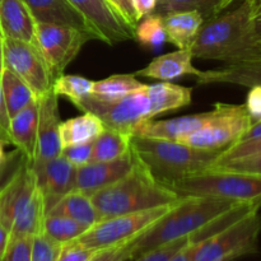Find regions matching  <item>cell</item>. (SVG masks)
I'll use <instances>...</instances> for the list:
<instances>
[{
  "mask_svg": "<svg viewBox=\"0 0 261 261\" xmlns=\"http://www.w3.org/2000/svg\"><path fill=\"white\" fill-rule=\"evenodd\" d=\"M0 81H2L3 98L9 120L37 99L35 92L30 88V86L19 76L12 73L9 69H3L0 73Z\"/></svg>",
  "mask_w": 261,
  "mask_h": 261,
  "instance_id": "4316f807",
  "label": "cell"
},
{
  "mask_svg": "<svg viewBox=\"0 0 261 261\" xmlns=\"http://www.w3.org/2000/svg\"><path fill=\"white\" fill-rule=\"evenodd\" d=\"M38 129V101H33L25 109L18 112L9 121L10 144L19 149L32 163L36 157Z\"/></svg>",
  "mask_w": 261,
  "mask_h": 261,
  "instance_id": "7402d4cb",
  "label": "cell"
},
{
  "mask_svg": "<svg viewBox=\"0 0 261 261\" xmlns=\"http://www.w3.org/2000/svg\"><path fill=\"white\" fill-rule=\"evenodd\" d=\"M36 40L55 81L76 58L82 47L94 38L89 33L76 28L36 23Z\"/></svg>",
  "mask_w": 261,
  "mask_h": 261,
  "instance_id": "8fae6325",
  "label": "cell"
},
{
  "mask_svg": "<svg viewBox=\"0 0 261 261\" xmlns=\"http://www.w3.org/2000/svg\"><path fill=\"white\" fill-rule=\"evenodd\" d=\"M137 165L132 149L122 157L106 162H89L75 170L74 190L91 196L96 191L107 188L126 176Z\"/></svg>",
  "mask_w": 261,
  "mask_h": 261,
  "instance_id": "2e32d148",
  "label": "cell"
},
{
  "mask_svg": "<svg viewBox=\"0 0 261 261\" xmlns=\"http://www.w3.org/2000/svg\"><path fill=\"white\" fill-rule=\"evenodd\" d=\"M130 149L138 162L163 186L212 167L221 152L193 148L180 142L132 135Z\"/></svg>",
  "mask_w": 261,
  "mask_h": 261,
  "instance_id": "3957f363",
  "label": "cell"
},
{
  "mask_svg": "<svg viewBox=\"0 0 261 261\" xmlns=\"http://www.w3.org/2000/svg\"><path fill=\"white\" fill-rule=\"evenodd\" d=\"M211 111L201 114L186 115L171 120H145L132 129L130 134L134 137L150 138V139L182 142L188 135L195 132L209 119Z\"/></svg>",
  "mask_w": 261,
  "mask_h": 261,
  "instance_id": "e0dca14e",
  "label": "cell"
},
{
  "mask_svg": "<svg viewBox=\"0 0 261 261\" xmlns=\"http://www.w3.org/2000/svg\"><path fill=\"white\" fill-rule=\"evenodd\" d=\"M0 35L37 46L36 20L24 0H0Z\"/></svg>",
  "mask_w": 261,
  "mask_h": 261,
  "instance_id": "ffe728a7",
  "label": "cell"
},
{
  "mask_svg": "<svg viewBox=\"0 0 261 261\" xmlns=\"http://www.w3.org/2000/svg\"><path fill=\"white\" fill-rule=\"evenodd\" d=\"M251 125L245 105L216 103L206 122L181 143L198 149L222 152L239 142Z\"/></svg>",
  "mask_w": 261,
  "mask_h": 261,
  "instance_id": "52a82bcc",
  "label": "cell"
},
{
  "mask_svg": "<svg viewBox=\"0 0 261 261\" xmlns=\"http://www.w3.org/2000/svg\"><path fill=\"white\" fill-rule=\"evenodd\" d=\"M36 23L65 25L89 33L94 40L96 35L84 15L69 0H24Z\"/></svg>",
  "mask_w": 261,
  "mask_h": 261,
  "instance_id": "ac0fdd59",
  "label": "cell"
},
{
  "mask_svg": "<svg viewBox=\"0 0 261 261\" xmlns=\"http://www.w3.org/2000/svg\"><path fill=\"white\" fill-rule=\"evenodd\" d=\"M9 116H8L7 109H5L4 98H3V92H2V81H0V134L4 137L7 140L8 144H10L9 140Z\"/></svg>",
  "mask_w": 261,
  "mask_h": 261,
  "instance_id": "bcb514c9",
  "label": "cell"
},
{
  "mask_svg": "<svg viewBox=\"0 0 261 261\" xmlns=\"http://www.w3.org/2000/svg\"><path fill=\"white\" fill-rule=\"evenodd\" d=\"M167 42L175 45L178 50H189L204 23L198 10H181L162 17Z\"/></svg>",
  "mask_w": 261,
  "mask_h": 261,
  "instance_id": "603a6c76",
  "label": "cell"
},
{
  "mask_svg": "<svg viewBox=\"0 0 261 261\" xmlns=\"http://www.w3.org/2000/svg\"><path fill=\"white\" fill-rule=\"evenodd\" d=\"M91 199L103 219L168 205L180 198L158 184L137 161V165L126 176L92 194Z\"/></svg>",
  "mask_w": 261,
  "mask_h": 261,
  "instance_id": "277c9868",
  "label": "cell"
},
{
  "mask_svg": "<svg viewBox=\"0 0 261 261\" xmlns=\"http://www.w3.org/2000/svg\"><path fill=\"white\" fill-rule=\"evenodd\" d=\"M224 9V0H157L153 13L163 17L181 10H198L205 22L221 14Z\"/></svg>",
  "mask_w": 261,
  "mask_h": 261,
  "instance_id": "f1b7e54d",
  "label": "cell"
},
{
  "mask_svg": "<svg viewBox=\"0 0 261 261\" xmlns=\"http://www.w3.org/2000/svg\"><path fill=\"white\" fill-rule=\"evenodd\" d=\"M132 3L138 20L144 18L145 15L152 14L157 5V0H132Z\"/></svg>",
  "mask_w": 261,
  "mask_h": 261,
  "instance_id": "f6af8a7d",
  "label": "cell"
},
{
  "mask_svg": "<svg viewBox=\"0 0 261 261\" xmlns=\"http://www.w3.org/2000/svg\"><path fill=\"white\" fill-rule=\"evenodd\" d=\"M176 203L148 209V211L103 218L92 227H89L75 241H78L79 244L88 247V249L94 250V251L127 244L135 237L139 236L142 232H144L148 227L154 224Z\"/></svg>",
  "mask_w": 261,
  "mask_h": 261,
  "instance_id": "ba28073f",
  "label": "cell"
},
{
  "mask_svg": "<svg viewBox=\"0 0 261 261\" xmlns=\"http://www.w3.org/2000/svg\"><path fill=\"white\" fill-rule=\"evenodd\" d=\"M5 144H8V143L4 142L3 139H0V166L5 162L8 155V153H5Z\"/></svg>",
  "mask_w": 261,
  "mask_h": 261,
  "instance_id": "f907efd6",
  "label": "cell"
},
{
  "mask_svg": "<svg viewBox=\"0 0 261 261\" xmlns=\"http://www.w3.org/2000/svg\"><path fill=\"white\" fill-rule=\"evenodd\" d=\"M135 38L144 47L154 50L162 47L165 42H167L162 17L152 13L142 18L135 27Z\"/></svg>",
  "mask_w": 261,
  "mask_h": 261,
  "instance_id": "1f68e13d",
  "label": "cell"
},
{
  "mask_svg": "<svg viewBox=\"0 0 261 261\" xmlns=\"http://www.w3.org/2000/svg\"><path fill=\"white\" fill-rule=\"evenodd\" d=\"M0 139H3V140H4V142H7V140H5V139H4V137H3V135H2V134H0ZM7 143H8V142H7Z\"/></svg>",
  "mask_w": 261,
  "mask_h": 261,
  "instance_id": "db71d44e",
  "label": "cell"
},
{
  "mask_svg": "<svg viewBox=\"0 0 261 261\" xmlns=\"http://www.w3.org/2000/svg\"><path fill=\"white\" fill-rule=\"evenodd\" d=\"M196 83L205 84H236V86L261 87V56L239 63L226 64L217 69L201 71L195 76Z\"/></svg>",
  "mask_w": 261,
  "mask_h": 261,
  "instance_id": "d6986e66",
  "label": "cell"
},
{
  "mask_svg": "<svg viewBox=\"0 0 261 261\" xmlns=\"http://www.w3.org/2000/svg\"><path fill=\"white\" fill-rule=\"evenodd\" d=\"M92 89H93V81L82 75H74V74H69V75L61 74L53 83L54 93L58 97H66L71 103L91 94Z\"/></svg>",
  "mask_w": 261,
  "mask_h": 261,
  "instance_id": "d6a6232c",
  "label": "cell"
},
{
  "mask_svg": "<svg viewBox=\"0 0 261 261\" xmlns=\"http://www.w3.org/2000/svg\"><path fill=\"white\" fill-rule=\"evenodd\" d=\"M245 107L249 114L250 119H251L252 124L261 121V87L255 86L251 87L247 93L246 102H245Z\"/></svg>",
  "mask_w": 261,
  "mask_h": 261,
  "instance_id": "7bdbcfd3",
  "label": "cell"
},
{
  "mask_svg": "<svg viewBox=\"0 0 261 261\" xmlns=\"http://www.w3.org/2000/svg\"><path fill=\"white\" fill-rule=\"evenodd\" d=\"M132 134L105 127L92 142L91 162H106L122 157L130 150Z\"/></svg>",
  "mask_w": 261,
  "mask_h": 261,
  "instance_id": "83f0119b",
  "label": "cell"
},
{
  "mask_svg": "<svg viewBox=\"0 0 261 261\" xmlns=\"http://www.w3.org/2000/svg\"><path fill=\"white\" fill-rule=\"evenodd\" d=\"M105 129L101 120L94 115L84 112L81 116L68 119L60 124L61 145L68 147L74 144L92 143Z\"/></svg>",
  "mask_w": 261,
  "mask_h": 261,
  "instance_id": "484cf974",
  "label": "cell"
},
{
  "mask_svg": "<svg viewBox=\"0 0 261 261\" xmlns=\"http://www.w3.org/2000/svg\"><path fill=\"white\" fill-rule=\"evenodd\" d=\"M189 50L193 58L226 64L261 56V38L255 32L251 0H244L233 10L205 20Z\"/></svg>",
  "mask_w": 261,
  "mask_h": 261,
  "instance_id": "6da1fadb",
  "label": "cell"
},
{
  "mask_svg": "<svg viewBox=\"0 0 261 261\" xmlns=\"http://www.w3.org/2000/svg\"><path fill=\"white\" fill-rule=\"evenodd\" d=\"M143 87L144 84L140 83L134 74H115L109 78L93 82L92 94L103 98H120Z\"/></svg>",
  "mask_w": 261,
  "mask_h": 261,
  "instance_id": "4dcf8cb0",
  "label": "cell"
},
{
  "mask_svg": "<svg viewBox=\"0 0 261 261\" xmlns=\"http://www.w3.org/2000/svg\"><path fill=\"white\" fill-rule=\"evenodd\" d=\"M87 229L88 227L83 226L79 222L68 218V217L46 214L45 219H43L42 233L58 244L64 245L75 241Z\"/></svg>",
  "mask_w": 261,
  "mask_h": 261,
  "instance_id": "f546056e",
  "label": "cell"
},
{
  "mask_svg": "<svg viewBox=\"0 0 261 261\" xmlns=\"http://www.w3.org/2000/svg\"><path fill=\"white\" fill-rule=\"evenodd\" d=\"M209 168H221V170L236 171V172L251 173V175L261 176V154L219 163V165H214Z\"/></svg>",
  "mask_w": 261,
  "mask_h": 261,
  "instance_id": "74e56055",
  "label": "cell"
},
{
  "mask_svg": "<svg viewBox=\"0 0 261 261\" xmlns=\"http://www.w3.org/2000/svg\"><path fill=\"white\" fill-rule=\"evenodd\" d=\"M38 129L36 157L31 167L45 165L48 161L59 157L63 150L60 140V112L58 96L54 91H48L38 97Z\"/></svg>",
  "mask_w": 261,
  "mask_h": 261,
  "instance_id": "5bb4252c",
  "label": "cell"
},
{
  "mask_svg": "<svg viewBox=\"0 0 261 261\" xmlns=\"http://www.w3.org/2000/svg\"><path fill=\"white\" fill-rule=\"evenodd\" d=\"M47 214L68 217L88 228L101 221L99 213L92 203L91 196L76 190L64 196Z\"/></svg>",
  "mask_w": 261,
  "mask_h": 261,
  "instance_id": "d4e9b609",
  "label": "cell"
},
{
  "mask_svg": "<svg viewBox=\"0 0 261 261\" xmlns=\"http://www.w3.org/2000/svg\"><path fill=\"white\" fill-rule=\"evenodd\" d=\"M9 241H10L9 231H8L3 224H0V260L3 259L5 251H7Z\"/></svg>",
  "mask_w": 261,
  "mask_h": 261,
  "instance_id": "681fc988",
  "label": "cell"
},
{
  "mask_svg": "<svg viewBox=\"0 0 261 261\" xmlns=\"http://www.w3.org/2000/svg\"><path fill=\"white\" fill-rule=\"evenodd\" d=\"M4 69V64H3V37L0 35V73Z\"/></svg>",
  "mask_w": 261,
  "mask_h": 261,
  "instance_id": "816d5d0a",
  "label": "cell"
},
{
  "mask_svg": "<svg viewBox=\"0 0 261 261\" xmlns=\"http://www.w3.org/2000/svg\"><path fill=\"white\" fill-rule=\"evenodd\" d=\"M112 5H114L115 9L117 10L120 15L122 17V19L127 23V24L132 25L133 28L137 27L138 24V18L135 14V10L133 8L132 0H110Z\"/></svg>",
  "mask_w": 261,
  "mask_h": 261,
  "instance_id": "ee69618b",
  "label": "cell"
},
{
  "mask_svg": "<svg viewBox=\"0 0 261 261\" xmlns=\"http://www.w3.org/2000/svg\"><path fill=\"white\" fill-rule=\"evenodd\" d=\"M145 87L147 84L120 98H103L91 93L74 105L83 112L98 117L105 127L130 134L135 125L150 119V102Z\"/></svg>",
  "mask_w": 261,
  "mask_h": 261,
  "instance_id": "30bf717a",
  "label": "cell"
},
{
  "mask_svg": "<svg viewBox=\"0 0 261 261\" xmlns=\"http://www.w3.org/2000/svg\"><path fill=\"white\" fill-rule=\"evenodd\" d=\"M234 2H236V0H224V8L227 9V8H228L231 4H233Z\"/></svg>",
  "mask_w": 261,
  "mask_h": 261,
  "instance_id": "f5cc1de1",
  "label": "cell"
},
{
  "mask_svg": "<svg viewBox=\"0 0 261 261\" xmlns=\"http://www.w3.org/2000/svg\"><path fill=\"white\" fill-rule=\"evenodd\" d=\"M150 102L149 117L154 119L158 115L182 109L191 103V91L177 84L160 82L145 87Z\"/></svg>",
  "mask_w": 261,
  "mask_h": 261,
  "instance_id": "cb8c5ba5",
  "label": "cell"
},
{
  "mask_svg": "<svg viewBox=\"0 0 261 261\" xmlns=\"http://www.w3.org/2000/svg\"><path fill=\"white\" fill-rule=\"evenodd\" d=\"M33 237L9 241L8 249L0 261H31V249H32Z\"/></svg>",
  "mask_w": 261,
  "mask_h": 261,
  "instance_id": "60d3db41",
  "label": "cell"
},
{
  "mask_svg": "<svg viewBox=\"0 0 261 261\" xmlns=\"http://www.w3.org/2000/svg\"><path fill=\"white\" fill-rule=\"evenodd\" d=\"M97 252L98 251L88 249L78 241H71L61 245L56 261H89Z\"/></svg>",
  "mask_w": 261,
  "mask_h": 261,
  "instance_id": "f35d334b",
  "label": "cell"
},
{
  "mask_svg": "<svg viewBox=\"0 0 261 261\" xmlns=\"http://www.w3.org/2000/svg\"><path fill=\"white\" fill-rule=\"evenodd\" d=\"M178 198L211 196L234 203L261 206V176L236 171L206 168L166 186Z\"/></svg>",
  "mask_w": 261,
  "mask_h": 261,
  "instance_id": "8992f818",
  "label": "cell"
},
{
  "mask_svg": "<svg viewBox=\"0 0 261 261\" xmlns=\"http://www.w3.org/2000/svg\"><path fill=\"white\" fill-rule=\"evenodd\" d=\"M31 168L35 172L47 214L64 196L74 190L76 168L61 154L45 165Z\"/></svg>",
  "mask_w": 261,
  "mask_h": 261,
  "instance_id": "9a60e30c",
  "label": "cell"
},
{
  "mask_svg": "<svg viewBox=\"0 0 261 261\" xmlns=\"http://www.w3.org/2000/svg\"><path fill=\"white\" fill-rule=\"evenodd\" d=\"M28 161L25 155L17 148L8 153L7 160L0 166V194L12 182L13 178L18 175V172L22 170L23 166Z\"/></svg>",
  "mask_w": 261,
  "mask_h": 261,
  "instance_id": "d590c367",
  "label": "cell"
},
{
  "mask_svg": "<svg viewBox=\"0 0 261 261\" xmlns=\"http://www.w3.org/2000/svg\"><path fill=\"white\" fill-rule=\"evenodd\" d=\"M87 19L97 40L116 45L135 38V28L127 24L110 0H69Z\"/></svg>",
  "mask_w": 261,
  "mask_h": 261,
  "instance_id": "4fadbf2b",
  "label": "cell"
},
{
  "mask_svg": "<svg viewBox=\"0 0 261 261\" xmlns=\"http://www.w3.org/2000/svg\"><path fill=\"white\" fill-rule=\"evenodd\" d=\"M193 55L190 50H177L155 58L145 68L140 69L135 76L157 79L160 82H171L184 75L196 76L199 69L193 65Z\"/></svg>",
  "mask_w": 261,
  "mask_h": 261,
  "instance_id": "44dd1931",
  "label": "cell"
},
{
  "mask_svg": "<svg viewBox=\"0 0 261 261\" xmlns=\"http://www.w3.org/2000/svg\"><path fill=\"white\" fill-rule=\"evenodd\" d=\"M61 245L43 233H38L32 239L31 261H56Z\"/></svg>",
  "mask_w": 261,
  "mask_h": 261,
  "instance_id": "e575fe53",
  "label": "cell"
},
{
  "mask_svg": "<svg viewBox=\"0 0 261 261\" xmlns=\"http://www.w3.org/2000/svg\"><path fill=\"white\" fill-rule=\"evenodd\" d=\"M3 64L25 82L37 98L53 89L54 78L38 46L3 38Z\"/></svg>",
  "mask_w": 261,
  "mask_h": 261,
  "instance_id": "7c38bea8",
  "label": "cell"
},
{
  "mask_svg": "<svg viewBox=\"0 0 261 261\" xmlns=\"http://www.w3.org/2000/svg\"><path fill=\"white\" fill-rule=\"evenodd\" d=\"M256 154H261V138L234 143L233 145H231L229 148L219 153L218 158L214 161L213 166L219 165V163L229 162V161L233 160H240V158L251 157V155Z\"/></svg>",
  "mask_w": 261,
  "mask_h": 261,
  "instance_id": "836d02e7",
  "label": "cell"
},
{
  "mask_svg": "<svg viewBox=\"0 0 261 261\" xmlns=\"http://www.w3.org/2000/svg\"><path fill=\"white\" fill-rule=\"evenodd\" d=\"M61 155L66 158L75 168L88 165L92 161V143L64 147L61 150Z\"/></svg>",
  "mask_w": 261,
  "mask_h": 261,
  "instance_id": "ab89813d",
  "label": "cell"
},
{
  "mask_svg": "<svg viewBox=\"0 0 261 261\" xmlns=\"http://www.w3.org/2000/svg\"><path fill=\"white\" fill-rule=\"evenodd\" d=\"M237 204L241 203L211 196L180 198L154 224L127 242L133 260L161 245L189 237Z\"/></svg>",
  "mask_w": 261,
  "mask_h": 261,
  "instance_id": "7a4b0ae2",
  "label": "cell"
},
{
  "mask_svg": "<svg viewBox=\"0 0 261 261\" xmlns=\"http://www.w3.org/2000/svg\"><path fill=\"white\" fill-rule=\"evenodd\" d=\"M45 216L42 194L27 162L0 194V224L13 241L42 233Z\"/></svg>",
  "mask_w": 261,
  "mask_h": 261,
  "instance_id": "5b68a950",
  "label": "cell"
},
{
  "mask_svg": "<svg viewBox=\"0 0 261 261\" xmlns=\"http://www.w3.org/2000/svg\"><path fill=\"white\" fill-rule=\"evenodd\" d=\"M189 241H190L189 237H184V239L161 245V246L140 255L139 257L135 259V261H168L176 252L180 251L182 247H185L189 244Z\"/></svg>",
  "mask_w": 261,
  "mask_h": 261,
  "instance_id": "8d00e7d4",
  "label": "cell"
},
{
  "mask_svg": "<svg viewBox=\"0 0 261 261\" xmlns=\"http://www.w3.org/2000/svg\"><path fill=\"white\" fill-rule=\"evenodd\" d=\"M260 232L261 216L259 211H255L219 233L199 242L194 261H232L256 254Z\"/></svg>",
  "mask_w": 261,
  "mask_h": 261,
  "instance_id": "9c48e42d",
  "label": "cell"
},
{
  "mask_svg": "<svg viewBox=\"0 0 261 261\" xmlns=\"http://www.w3.org/2000/svg\"><path fill=\"white\" fill-rule=\"evenodd\" d=\"M252 3V22L256 35L261 38V0H251Z\"/></svg>",
  "mask_w": 261,
  "mask_h": 261,
  "instance_id": "c3c4849f",
  "label": "cell"
},
{
  "mask_svg": "<svg viewBox=\"0 0 261 261\" xmlns=\"http://www.w3.org/2000/svg\"><path fill=\"white\" fill-rule=\"evenodd\" d=\"M133 260L132 251L127 244L99 250L89 261H127Z\"/></svg>",
  "mask_w": 261,
  "mask_h": 261,
  "instance_id": "b9f144b4",
  "label": "cell"
},
{
  "mask_svg": "<svg viewBox=\"0 0 261 261\" xmlns=\"http://www.w3.org/2000/svg\"><path fill=\"white\" fill-rule=\"evenodd\" d=\"M196 246H198V244H193V242L189 241V244L185 247H182L180 251L176 252L168 261H194V259H195Z\"/></svg>",
  "mask_w": 261,
  "mask_h": 261,
  "instance_id": "7dc6e473",
  "label": "cell"
}]
</instances>
